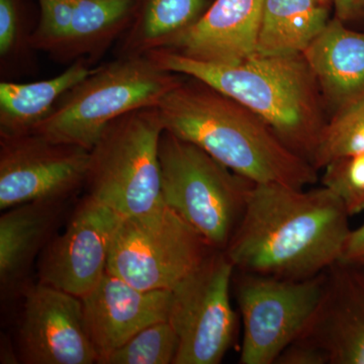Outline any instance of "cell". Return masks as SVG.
<instances>
[{
    "mask_svg": "<svg viewBox=\"0 0 364 364\" xmlns=\"http://www.w3.org/2000/svg\"><path fill=\"white\" fill-rule=\"evenodd\" d=\"M235 270L227 253L215 249L171 289L168 321L179 338L174 364H218L231 348L237 330Z\"/></svg>",
    "mask_w": 364,
    "mask_h": 364,
    "instance_id": "9",
    "label": "cell"
},
{
    "mask_svg": "<svg viewBox=\"0 0 364 364\" xmlns=\"http://www.w3.org/2000/svg\"><path fill=\"white\" fill-rule=\"evenodd\" d=\"M165 131L157 107L119 117L90 150L87 195L123 217L164 203L159 144Z\"/></svg>",
    "mask_w": 364,
    "mask_h": 364,
    "instance_id": "6",
    "label": "cell"
},
{
    "mask_svg": "<svg viewBox=\"0 0 364 364\" xmlns=\"http://www.w3.org/2000/svg\"><path fill=\"white\" fill-rule=\"evenodd\" d=\"M75 0H39L40 21L33 31L32 45L36 51L58 58L70 28Z\"/></svg>",
    "mask_w": 364,
    "mask_h": 364,
    "instance_id": "26",
    "label": "cell"
},
{
    "mask_svg": "<svg viewBox=\"0 0 364 364\" xmlns=\"http://www.w3.org/2000/svg\"><path fill=\"white\" fill-rule=\"evenodd\" d=\"M214 250L162 203L124 218L112 240L107 272L144 291H171Z\"/></svg>",
    "mask_w": 364,
    "mask_h": 364,
    "instance_id": "7",
    "label": "cell"
},
{
    "mask_svg": "<svg viewBox=\"0 0 364 364\" xmlns=\"http://www.w3.org/2000/svg\"><path fill=\"white\" fill-rule=\"evenodd\" d=\"M296 341L326 364H364V264L340 260L326 270L317 311Z\"/></svg>",
    "mask_w": 364,
    "mask_h": 364,
    "instance_id": "13",
    "label": "cell"
},
{
    "mask_svg": "<svg viewBox=\"0 0 364 364\" xmlns=\"http://www.w3.org/2000/svg\"><path fill=\"white\" fill-rule=\"evenodd\" d=\"M323 186L338 196L347 213L364 210V153L335 160L324 167Z\"/></svg>",
    "mask_w": 364,
    "mask_h": 364,
    "instance_id": "24",
    "label": "cell"
},
{
    "mask_svg": "<svg viewBox=\"0 0 364 364\" xmlns=\"http://www.w3.org/2000/svg\"><path fill=\"white\" fill-rule=\"evenodd\" d=\"M337 18L342 21H350L364 11V0H333Z\"/></svg>",
    "mask_w": 364,
    "mask_h": 364,
    "instance_id": "28",
    "label": "cell"
},
{
    "mask_svg": "<svg viewBox=\"0 0 364 364\" xmlns=\"http://www.w3.org/2000/svg\"><path fill=\"white\" fill-rule=\"evenodd\" d=\"M264 0H215L168 51L217 64H237L256 54Z\"/></svg>",
    "mask_w": 364,
    "mask_h": 364,
    "instance_id": "16",
    "label": "cell"
},
{
    "mask_svg": "<svg viewBox=\"0 0 364 364\" xmlns=\"http://www.w3.org/2000/svg\"><path fill=\"white\" fill-rule=\"evenodd\" d=\"M329 21L327 6L317 0H264L256 53L303 54Z\"/></svg>",
    "mask_w": 364,
    "mask_h": 364,
    "instance_id": "20",
    "label": "cell"
},
{
    "mask_svg": "<svg viewBox=\"0 0 364 364\" xmlns=\"http://www.w3.org/2000/svg\"><path fill=\"white\" fill-rule=\"evenodd\" d=\"M157 109L165 130L253 183L305 188L317 181L312 163L287 147L260 117L202 81L182 80Z\"/></svg>",
    "mask_w": 364,
    "mask_h": 364,
    "instance_id": "2",
    "label": "cell"
},
{
    "mask_svg": "<svg viewBox=\"0 0 364 364\" xmlns=\"http://www.w3.org/2000/svg\"><path fill=\"white\" fill-rule=\"evenodd\" d=\"M205 0H143L122 36L119 56L168 49L202 16Z\"/></svg>",
    "mask_w": 364,
    "mask_h": 364,
    "instance_id": "21",
    "label": "cell"
},
{
    "mask_svg": "<svg viewBox=\"0 0 364 364\" xmlns=\"http://www.w3.org/2000/svg\"><path fill=\"white\" fill-rule=\"evenodd\" d=\"M124 217L90 195L72 208L61 233L37 262L38 282L82 298L107 272L114 234Z\"/></svg>",
    "mask_w": 364,
    "mask_h": 364,
    "instance_id": "11",
    "label": "cell"
},
{
    "mask_svg": "<svg viewBox=\"0 0 364 364\" xmlns=\"http://www.w3.org/2000/svg\"><path fill=\"white\" fill-rule=\"evenodd\" d=\"M97 363L147 326L168 320L171 291H144L105 272L81 298Z\"/></svg>",
    "mask_w": 364,
    "mask_h": 364,
    "instance_id": "14",
    "label": "cell"
},
{
    "mask_svg": "<svg viewBox=\"0 0 364 364\" xmlns=\"http://www.w3.org/2000/svg\"><path fill=\"white\" fill-rule=\"evenodd\" d=\"M318 86L337 107L364 95V33L330 21L303 53Z\"/></svg>",
    "mask_w": 364,
    "mask_h": 364,
    "instance_id": "17",
    "label": "cell"
},
{
    "mask_svg": "<svg viewBox=\"0 0 364 364\" xmlns=\"http://www.w3.org/2000/svg\"><path fill=\"white\" fill-rule=\"evenodd\" d=\"M20 301L16 328L20 363H97L81 298L37 282Z\"/></svg>",
    "mask_w": 364,
    "mask_h": 364,
    "instance_id": "12",
    "label": "cell"
},
{
    "mask_svg": "<svg viewBox=\"0 0 364 364\" xmlns=\"http://www.w3.org/2000/svg\"><path fill=\"white\" fill-rule=\"evenodd\" d=\"M182 80L148 55L119 56L71 88L32 133L90 151L109 124L136 109L157 107Z\"/></svg>",
    "mask_w": 364,
    "mask_h": 364,
    "instance_id": "4",
    "label": "cell"
},
{
    "mask_svg": "<svg viewBox=\"0 0 364 364\" xmlns=\"http://www.w3.org/2000/svg\"><path fill=\"white\" fill-rule=\"evenodd\" d=\"M364 153V95L339 107L321 132L312 164L324 168L341 158Z\"/></svg>",
    "mask_w": 364,
    "mask_h": 364,
    "instance_id": "22",
    "label": "cell"
},
{
    "mask_svg": "<svg viewBox=\"0 0 364 364\" xmlns=\"http://www.w3.org/2000/svg\"><path fill=\"white\" fill-rule=\"evenodd\" d=\"M136 0H75L73 16L59 62L87 60L93 64L128 30Z\"/></svg>",
    "mask_w": 364,
    "mask_h": 364,
    "instance_id": "19",
    "label": "cell"
},
{
    "mask_svg": "<svg viewBox=\"0 0 364 364\" xmlns=\"http://www.w3.org/2000/svg\"><path fill=\"white\" fill-rule=\"evenodd\" d=\"M317 1L321 2V4H326V6H328V4H330V2L333 1V0H317Z\"/></svg>",
    "mask_w": 364,
    "mask_h": 364,
    "instance_id": "29",
    "label": "cell"
},
{
    "mask_svg": "<svg viewBox=\"0 0 364 364\" xmlns=\"http://www.w3.org/2000/svg\"><path fill=\"white\" fill-rule=\"evenodd\" d=\"M330 189L253 183L225 252L238 272L287 279L317 277L342 259L351 233Z\"/></svg>",
    "mask_w": 364,
    "mask_h": 364,
    "instance_id": "1",
    "label": "cell"
},
{
    "mask_svg": "<svg viewBox=\"0 0 364 364\" xmlns=\"http://www.w3.org/2000/svg\"><path fill=\"white\" fill-rule=\"evenodd\" d=\"M179 338L168 320L147 326L102 364H174Z\"/></svg>",
    "mask_w": 364,
    "mask_h": 364,
    "instance_id": "23",
    "label": "cell"
},
{
    "mask_svg": "<svg viewBox=\"0 0 364 364\" xmlns=\"http://www.w3.org/2000/svg\"><path fill=\"white\" fill-rule=\"evenodd\" d=\"M147 55L165 70L202 81L247 107L287 147L312 163L325 124L317 80L303 54L267 56L256 53L237 64L198 61L168 50Z\"/></svg>",
    "mask_w": 364,
    "mask_h": 364,
    "instance_id": "3",
    "label": "cell"
},
{
    "mask_svg": "<svg viewBox=\"0 0 364 364\" xmlns=\"http://www.w3.org/2000/svg\"><path fill=\"white\" fill-rule=\"evenodd\" d=\"M71 200H38L4 210L0 218L2 304L20 301L32 286L33 265L68 219Z\"/></svg>",
    "mask_w": 364,
    "mask_h": 364,
    "instance_id": "15",
    "label": "cell"
},
{
    "mask_svg": "<svg viewBox=\"0 0 364 364\" xmlns=\"http://www.w3.org/2000/svg\"><path fill=\"white\" fill-rule=\"evenodd\" d=\"M159 160L163 202L213 248L226 250L253 182L166 130L160 139Z\"/></svg>",
    "mask_w": 364,
    "mask_h": 364,
    "instance_id": "5",
    "label": "cell"
},
{
    "mask_svg": "<svg viewBox=\"0 0 364 364\" xmlns=\"http://www.w3.org/2000/svg\"><path fill=\"white\" fill-rule=\"evenodd\" d=\"M33 33H28L18 0H0V66L1 72L30 59Z\"/></svg>",
    "mask_w": 364,
    "mask_h": 364,
    "instance_id": "25",
    "label": "cell"
},
{
    "mask_svg": "<svg viewBox=\"0 0 364 364\" xmlns=\"http://www.w3.org/2000/svg\"><path fill=\"white\" fill-rule=\"evenodd\" d=\"M341 260L364 264V224L351 230Z\"/></svg>",
    "mask_w": 364,
    "mask_h": 364,
    "instance_id": "27",
    "label": "cell"
},
{
    "mask_svg": "<svg viewBox=\"0 0 364 364\" xmlns=\"http://www.w3.org/2000/svg\"><path fill=\"white\" fill-rule=\"evenodd\" d=\"M324 284L325 272L296 280L235 270V298L243 323L239 363H277L312 320Z\"/></svg>",
    "mask_w": 364,
    "mask_h": 364,
    "instance_id": "8",
    "label": "cell"
},
{
    "mask_svg": "<svg viewBox=\"0 0 364 364\" xmlns=\"http://www.w3.org/2000/svg\"><path fill=\"white\" fill-rule=\"evenodd\" d=\"M87 60H77L55 77L18 83L0 82V136L32 133L60 100L93 71Z\"/></svg>",
    "mask_w": 364,
    "mask_h": 364,
    "instance_id": "18",
    "label": "cell"
},
{
    "mask_svg": "<svg viewBox=\"0 0 364 364\" xmlns=\"http://www.w3.org/2000/svg\"><path fill=\"white\" fill-rule=\"evenodd\" d=\"M90 151L37 134L0 136V210L38 200H72L85 186Z\"/></svg>",
    "mask_w": 364,
    "mask_h": 364,
    "instance_id": "10",
    "label": "cell"
}]
</instances>
